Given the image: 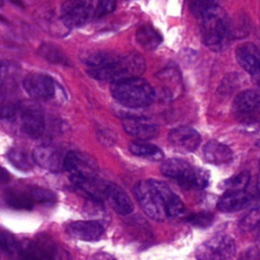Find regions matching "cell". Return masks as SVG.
<instances>
[{"mask_svg": "<svg viewBox=\"0 0 260 260\" xmlns=\"http://www.w3.org/2000/svg\"><path fill=\"white\" fill-rule=\"evenodd\" d=\"M133 193L144 213L153 220L177 217L185 211L183 201L164 182L153 179L139 181L134 185Z\"/></svg>", "mask_w": 260, "mask_h": 260, "instance_id": "6da1fadb", "label": "cell"}, {"mask_svg": "<svg viewBox=\"0 0 260 260\" xmlns=\"http://www.w3.org/2000/svg\"><path fill=\"white\" fill-rule=\"evenodd\" d=\"M0 120L9 131L34 139L43 134L46 126L41 108L26 101L3 106L0 110Z\"/></svg>", "mask_w": 260, "mask_h": 260, "instance_id": "7a4b0ae2", "label": "cell"}, {"mask_svg": "<svg viewBox=\"0 0 260 260\" xmlns=\"http://www.w3.org/2000/svg\"><path fill=\"white\" fill-rule=\"evenodd\" d=\"M199 17L204 45L215 52L224 50L233 36L232 22L225 11L215 4Z\"/></svg>", "mask_w": 260, "mask_h": 260, "instance_id": "3957f363", "label": "cell"}, {"mask_svg": "<svg viewBox=\"0 0 260 260\" xmlns=\"http://www.w3.org/2000/svg\"><path fill=\"white\" fill-rule=\"evenodd\" d=\"M145 70V61L143 57L136 53L130 52L122 54L110 64L98 67L89 68L87 73L90 77L101 80L116 82L119 80L140 76Z\"/></svg>", "mask_w": 260, "mask_h": 260, "instance_id": "277c9868", "label": "cell"}, {"mask_svg": "<svg viewBox=\"0 0 260 260\" xmlns=\"http://www.w3.org/2000/svg\"><path fill=\"white\" fill-rule=\"evenodd\" d=\"M111 93L118 103L128 108H144L155 99L153 87L140 76L112 82Z\"/></svg>", "mask_w": 260, "mask_h": 260, "instance_id": "5b68a950", "label": "cell"}, {"mask_svg": "<svg viewBox=\"0 0 260 260\" xmlns=\"http://www.w3.org/2000/svg\"><path fill=\"white\" fill-rule=\"evenodd\" d=\"M164 176L174 180L184 189H203L209 183V173L205 169L195 168L181 158H169L160 165Z\"/></svg>", "mask_w": 260, "mask_h": 260, "instance_id": "8992f818", "label": "cell"}, {"mask_svg": "<svg viewBox=\"0 0 260 260\" xmlns=\"http://www.w3.org/2000/svg\"><path fill=\"white\" fill-rule=\"evenodd\" d=\"M98 0H68L61 10V21L66 27L81 26L95 15Z\"/></svg>", "mask_w": 260, "mask_h": 260, "instance_id": "52a82bcc", "label": "cell"}, {"mask_svg": "<svg viewBox=\"0 0 260 260\" xmlns=\"http://www.w3.org/2000/svg\"><path fill=\"white\" fill-rule=\"evenodd\" d=\"M236 253L235 241L223 235H218L197 247L195 256L200 260L230 259Z\"/></svg>", "mask_w": 260, "mask_h": 260, "instance_id": "ba28073f", "label": "cell"}, {"mask_svg": "<svg viewBox=\"0 0 260 260\" xmlns=\"http://www.w3.org/2000/svg\"><path fill=\"white\" fill-rule=\"evenodd\" d=\"M23 87L27 94L41 101L52 99L56 91V85L53 78L43 73H30L23 80Z\"/></svg>", "mask_w": 260, "mask_h": 260, "instance_id": "9c48e42d", "label": "cell"}, {"mask_svg": "<svg viewBox=\"0 0 260 260\" xmlns=\"http://www.w3.org/2000/svg\"><path fill=\"white\" fill-rule=\"evenodd\" d=\"M65 154L62 149L50 144L37 146L32 151L34 161L40 167L51 172L64 171Z\"/></svg>", "mask_w": 260, "mask_h": 260, "instance_id": "30bf717a", "label": "cell"}, {"mask_svg": "<svg viewBox=\"0 0 260 260\" xmlns=\"http://www.w3.org/2000/svg\"><path fill=\"white\" fill-rule=\"evenodd\" d=\"M64 171L71 173V176L90 177L95 176L98 165L96 161L86 153L68 151L65 154Z\"/></svg>", "mask_w": 260, "mask_h": 260, "instance_id": "8fae6325", "label": "cell"}, {"mask_svg": "<svg viewBox=\"0 0 260 260\" xmlns=\"http://www.w3.org/2000/svg\"><path fill=\"white\" fill-rule=\"evenodd\" d=\"M199 133L191 127H177L169 133V141L181 152L194 151L200 143Z\"/></svg>", "mask_w": 260, "mask_h": 260, "instance_id": "7c38bea8", "label": "cell"}, {"mask_svg": "<svg viewBox=\"0 0 260 260\" xmlns=\"http://www.w3.org/2000/svg\"><path fill=\"white\" fill-rule=\"evenodd\" d=\"M66 231L72 238L82 241H96L103 236L104 226L94 219L78 220L70 223Z\"/></svg>", "mask_w": 260, "mask_h": 260, "instance_id": "4fadbf2b", "label": "cell"}, {"mask_svg": "<svg viewBox=\"0 0 260 260\" xmlns=\"http://www.w3.org/2000/svg\"><path fill=\"white\" fill-rule=\"evenodd\" d=\"M253 199V195L245 189L225 191L217 202V208L222 212H236L249 206Z\"/></svg>", "mask_w": 260, "mask_h": 260, "instance_id": "5bb4252c", "label": "cell"}, {"mask_svg": "<svg viewBox=\"0 0 260 260\" xmlns=\"http://www.w3.org/2000/svg\"><path fill=\"white\" fill-rule=\"evenodd\" d=\"M236 59L240 66L252 75L260 67V50L252 43H244L237 47Z\"/></svg>", "mask_w": 260, "mask_h": 260, "instance_id": "9a60e30c", "label": "cell"}, {"mask_svg": "<svg viewBox=\"0 0 260 260\" xmlns=\"http://www.w3.org/2000/svg\"><path fill=\"white\" fill-rule=\"evenodd\" d=\"M105 200L109 201L114 210L119 214L126 215L133 211V203L129 196L121 187L113 183L109 182Z\"/></svg>", "mask_w": 260, "mask_h": 260, "instance_id": "2e32d148", "label": "cell"}, {"mask_svg": "<svg viewBox=\"0 0 260 260\" xmlns=\"http://www.w3.org/2000/svg\"><path fill=\"white\" fill-rule=\"evenodd\" d=\"M125 132L140 140H148L154 138L158 133V128L155 124L144 120L127 118L122 122Z\"/></svg>", "mask_w": 260, "mask_h": 260, "instance_id": "e0dca14e", "label": "cell"}, {"mask_svg": "<svg viewBox=\"0 0 260 260\" xmlns=\"http://www.w3.org/2000/svg\"><path fill=\"white\" fill-rule=\"evenodd\" d=\"M203 154L205 159L213 165L228 164L233 159L232 149L216 140H210L204 145Z\"/></svg>", "mask_w": 260, "mask_h": 260, "instance_id": "ac0fdd59", "label": "cell"}, {"mask_svg": "<svg viewBox=\"0 0 260 260\" xmlns=\"http://www.w3.org/2000/svg\"><path fill=\"white\" fill-rule=\"evenodd\" d=\"M260 106V96L254 90H244L240 92L234 102V109L237 114L248 116L253 114Z\"/></svg>", "mask_w": 260, "mask_h": 260, "instance_id": "d6986e66", "label": "cell"}, {"mask_svg": "<svg viewBox=\"0 0 260 260\" xmlns=\"http://www.w3.org/2000/svg\"><path fill=\"white\" fill-rule=\"evenodd\" d=\"M137 43L145 50H154L161 43L162 38L157 30L148 24L139 26L135 35Z\"/></svg>", "mask_w": 260, "mask_h": 260, "instance_id": "ffe728a7", "label": "cell"}, {"mask_svg": "<svg viewBox=\"0 0 260 260\" xmlns=\"http://www.w3.org/2000/svg\"><path fill=\"white\" fill-rule=\"evenodd\" d=\"M129 150L132 154L144 157L150 160L159 161L164 158V152L154 144L146 142H132L129 145Z\"/></svg>", "mask_w": 260, "mask_h": 260, "instance_id": "44dd1931", "label": "cell"}, {"mask_svg": "<svg viewBox=\"0 0 260 260\" xmlns=\"http://www.w3.org/2000/svg\"><path fill=\"white\" fill-rule=\"evenodd\" d=\"M38 53L42 58L47 60L50 63L63 65V66H69L70 61L67 58V56L56 46L50 43H44L40 46Z\"/></svg>", "mask_w": 260, "mask_h": 260, "instance_id": "7402d4cb", "label": "cell"}, {"mask_svg": "<svg viewBox=\"0 0 260 260\" xmlns=\"http://www.w3.org/2000/svg\"><path fill=\"white\" fill-rule=\"evenodd\" d=\"M7 158L9 161L18 170L27 172L34 167V158L25 150L21 148H11L7 153Z\"/></svg>", "mask_w": 260, "mask_h": 260, "instance_id": "603a6c76", "label": "cell"}, {"mask_svg": "<svg viewBox=\"0 0 260 260\" xmlns=\"http://www.w3.org/2000/svg\"><path fill=\"white\" fill-rule=\"evenodd\" d=\"M6 204L13 208L19 210H30L34 207V200L28 194L20 192H8L5 195Z\"/></svg>", "mask_w": 260, "mask_h": 260, "instance_id": "cb8c5ba5", "label": "cell"}, {"mask_svg": "<svg viewBox=\"0 0 260 260\" xmlns=\"http://www.w3.org/2000/svg\"><path fill=\"white\" fill-rule=\"evenodd\" d=\"M19 75V68L15 63L0 61V89L12 84Z\"/></svg>", "mask_w": 260, "mask_h": 260, "instance_id": "d4e9b609", "label": "cell"}, {"mask_svg": "<svg viewBox=\"0 0 260 260\" xmlns=\"http://www.w3.org/2000/svg\"><path fill=\"white\" fill-rule=\"evenodd\" d=\"M118 56L119 54H116L113 52L99 51V52L90 53L87 56H85L83 59V62L90 68H98V67H103L112 63Z\"/></svg>", "mask_w": 260, "mask_h": 260, "instance_id": "484cf974", "label": "cell"}, {"mask_svg": "<svg viewBox=\"0 0 260 260\" xmlns=\"http://www.w3.org/2000/svg\"><path fill=\"white\" fill-rule=\"evenodd\" d=\"M249 180H250V173L245 171L223 181L221 183V186L225 191L243 190L248 185Z\"/></svg>", "mask_w": 260, "mask_h": 260, "instance_id": "4316f807", "label": "cell"}, {"mask_svg": "<svg viewBox=\"0 0 260 260\" xmlns=\"http://www.w3.org/2000/svg\"><path fill=\"white\" fill-rule=\"evenodd\" d=\"M260 225V206L250 210L239 222L242 232H250Z\"/></svg>", "mask_w": 260, "mask_h": 260, "instance_id": "83f0119b", "label": "cell"}, {"mask_svg": "<svg viewBox=\"0 0 260 260\" xmlns=\"http://www.w3.org/2000/svg\"><path fill=\"white\" fill-rule=\"evenodd\" d=\"M28 195L34 200V202L44 203V204H53L56 201V195L45 188L34 187L29 190Z\"/></svg>", "mask_w": 260, "mask_h": 260, "instance_id": "f1b7e54d", "label": "cell"}, {"mask_svg": "<svg viewBox=\"0 0 260 260\" xmlns=\"http://www.w3.org/2000/svg\"><path fill=\"white\" fill-rule=\"evenodd\" d=\"M0 251L7 255L16 254L19 252V244L11 235L0 231Z\"/></svg>", "mask_w": 260, "mask_h": 260, "instance_id": "f546056e", "label": "cell"}, {"mask_svg": "<svg viewBox=\"0 0 260 260\" xmlns=\"http://www.w3.org/2000/svg\"><path fill=\"white\" fill-rule=\"evenodd\" d=\"M187 220H188V222H190L191 224H193L195 226L207 228L213 221V214L210 212H205V211L198 212V213L191 214Z\"/></svg>", "mask_w": 260, "mask_h": 260, "instance_id": "4dcf8cb0", "label": "cell"}, {"mask_svg": "<svg viewBox=\"0 0 260 260\" xmlns=\"http://www.w3.org/2000/svg\"><path fill=\"white\" fill-rule=\"evenodd\" d=\"M215 1L216 0H188V4L191 12L199 17L206 10L215 5Z\"/></svg>", "mask_w": 260, "mask_h": 260, "instance_id": "1f68e13d", "label": "cell"}, {"mask_svg": "<svg viewBox=\"0 0 260 260\" xmlns=\"http://www.w3.org/2000/svg\"><path fill=\"white\" fill-rule=\"evenodd\" d=\"M116 0H98L94 17H103L116 9Z\"/></svg>", "mask_w": 260, "mask_h": 260, "instance_id": "d6a6232c", "label": "cell"}, {"mask_svg": "<svg viewBox=\"0 0 260 260\" xmlns=\"http://www.w3.org/2000/svg\"><path fill=\"white\" fill-rule=\"evenodd\" d=\"M9 181V174L8 172L4 169L0 167V185L6 184Z\"/></svg>", "mask_w": 260, "mask_h": 260, "instance_id": "836d02e7", "label": "cell"}, {"mask_svg": "<svg viewBox=\"0 0 260 260\" xmlns=\"http://www.w3.org/2000/svg\"><path fill=\"white\" fill-rule=\"evenodd\" d=\"M252 78L254 80V82L260 86V67L252 74Z\"/></svg>", "mask_w": 260, "mask_h": 260, "instance_id": "e575fe53", "label": "cell"}, {"mask_svg": "<svg viewBox=\"0 0 260 260\" xmlns=\"http://www.w3.org/2000/svg\"><path fill=\"white\" fill-rule=\"evenodd\" d=\"M257 190H258V192L260 193V174H259L258 179H257Z\"/></svg>", "mask_w": 260, "mask_h": 260, "instance_id": "d590c367", "label": "cell"}, {"mask_svg": "<svg viewBox=\"0 0 260 260\" xmlns=\"http://www.w3.org/2000/svg\"><path fill=\"white\" fill-rule=\"evenodd\" d=\"M255 144H256V145H257V146H258V147H260V139H259V140H257V141H256V143H255Z\"/></svg>", "mask_w": 260, "mask_h": 260, "instance_id": "8d00e7d4", "label": "cell"}, {"mask_svg": "<svg viewBox=\"0 0 260 260\" xmlns=\"http://www.w3.org/2000/svg\"><path fill=\"white\" fill-rule=\"evenodd\" d=\"M3 3H4V2H3V0H0V7H2V6H3Z\"/></svg>", "mask_w": 260, "mask_h": 260, "instance_id": "74e56055", "label": "cell"}, {"mask_svg": "<svg viewBox=\"0 0 260 260\" xmlns=\"http://www.w3.org/2000/svg\"><path fill=\"white\" fill-rule=\"evenodd\" d=\"M259 167H260V161H259Z\"/></svg>", "mask_w": 260, "mask_h": 260, "instance_id": "f35d334b", "label": "cell"}]
</instances>
